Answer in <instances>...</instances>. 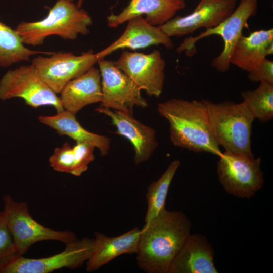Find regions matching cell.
<instances>
[{
	"label": "cell",
	"instance_id": "25",
	"mask_svg": "<svg viewBox=\"0 0 273 273\" xmlns=\"http://www.w3.org/2000/svg\"><path fill=\"white\" fill-rule=\"evenodd\" d=\"M49 162L54 170L71 174L74 163L73 147L65 142L62 147L55 148Z\"/></svg>",
	"mask_w": 273,
	"mask_h": 273
},
{
	"label": "cell",
	"instance_id": "11",
	"mask_svg": "<svg viewBox=\"0 0 273 273\" xmlns=\"http://www.w3.org/2000/svg\"><path fill=\"white\" fill-rule=\"evenodd\" d=\"M97 54L90 50L80 55L53 52L50 57L39 55L32 61L39 75L56 94L71 80L84 74L97 62Z\"/></svg>",
	"mask_w": 273,
	"mask_h": 273
},
{
	"label": "cell",
	"instance_id": "21",
	"mask_svg": "<svg viewBox=\"0 0 273 273\" xmlns=\"http://www.w3.org/2000/svg\"><path fill=\"white\" fill-rule=\"evenodd\" d=\"M75 116L64 110L52 116L40 115L38 120L60 135H67L76 142L91 144L99 150L102 156L107 155L110 148V139L86 130L78 122Z\"/></svg>",
	"mask_w": 273,
	"mask_h": 273
},
{
	"label": "cell",
	"instance_id": "8",
	"mask_svg": "<svg viewBox=\"0 0 273 273\" xmlns=\"http://www.w3.org/2000/svg\"><path fill=\"white\" fill-rule=\"evenodd\" d=\"M218 179L225 191L237 198L250 199L263 185L259 157H249L224 151L218 156Z\"/></svg>",
	"mask_w": 273,
	"mask_h": 273
},
{
	"label": "cell",
	"instance_id": "19",
	"mask_svg": "<svg viewBox=\"0 0 273 273\" xmlns=\"http://www.w3.org/2000/svg\"><path fill=\"white\" fill-rule=\"evenodd\" d=\"M60 94L64 110L75 115L88 105L101 103L102 92L99 69L92 67L68 82Z\"/></svg>",
	"mask_w": 273,
	"mask_h": 273
},
{
	"label": "cell",
	"instance_id": "26",
	"mask_svg": "<svg viewBox=\"0 0 273 273\" xmlns=\"http://www.w3.org/2000/svg\"><path fill=\"white\" fill-rule=\"evenodd\" d=\"M93 145L81 142H76L73 147L74 163L71 174L80 176L88 169V165L94 160Z\"/></svg>",
	"mask_w": 273,
	"mask_h": 273
},
{
	"label": "cell",
	"instance_id": "16",
	"mask_svg": "<svg viewBox=\"0 0 273 273\" xmlns=\"http://www.w3.org/2000/svg\"><path fill=\"white\" fill-rule=\"evenodd\" d=\"M185 6L184 0H130L120 13H112L107 17V24L109 27L115 28L134 17L145 15V19L148 23L160 26Z\"/></svg>",
	"mask_w": 273,
	"mask_h": 273
},
{
	"label": "cell",
	"instance_id": "9",
	"mask_svg": "<svg viewBox=\"0 0 273 273\" xmlns=\"http://www.w3.org/2000/svg\"><path fill=\"white\" fill-rule=\"evenodd\" d=\"M94 238L83 237L65 244V249L54 255L29 258L17 254L0 265V273H49L63 268L75 269L89 258Z\"/></svg>",
	"mask_w": 273,
	"mask_h": 273
},
{
	"label": "cell",
	"instance_id": "18",
	"mask_svg": "<svg viewBox=\"0 0 273 273\" xmlns=\"http://www.w3.org/2000/svg\"><path fill=\"white\" fill-rule=\"evenodd\" d=\"M140 231L139 228L134 227L120 235L111 237L96 232L93 249L86 261V270H97L121 255L135 254Z\"/></svg>",
	"mask_w": 273,
	"mask_h": 273
},
{
	"label": "cell",
	"instance_id": "29",
	"mask_svg": "<svg viewBox=\"0 0 273 273\" xmlns=\"http://www.w3.org/2000/svg\"><path fill=\"white\" fill-rule=\"evenodd\" d=\"M84 1V0H78L77 3L76 4L77 7L79 8H81V7Z\"/></svg>",
	"mask_w": 273,
	"mask_h": 273
},
{
	"label": "cell",
	"instance_id": "20",
	"mask_svg": "<svg viewBox=\"0 0 273 273\" xmlns=\"http://www.w3.org/2000/svg\"><path fill=\"white\" fill-rule=\"evenodd\" d=\"M273 54V29L253 31L242 35L235 46L230 62L244 71L254 70L261 61Z\"/></svg>",
	"mask_w": 273,
	"mask_h": 273
},
{
	"label": "cell",
	"instance_id": "17",
	"mask_svg": "<svg viewBox=\"0 0 273 273\" xmlns=\"http://www.w3.org/2000/svg\"><path fill=\"white\" fill-rule=\"evenodd\" d=\"M215 253L206 238L190 234L173 260L168 273H217Z\"/></svg>",
	"mask_w": 273,
	"mask_h": 273
},
{
	"label": "cell",
	"instance_id": "27",
	"mask_svg": "<svg viewBox=\"0 0 273 273\" xmlns=\"http://www.w3.org/2000/svg\"><path fill=\"white\" fill-rule=\"evenodd\" d=\"M17 254L19 253L14 245L3 210L0 212V265Z\"/></svg>",
	"mask_w": 273,
	"mask_h": 273
},
{
	"label": "cell",
	"instance_id": "2",
	"mask_svg": "<svg viewBox=\"0 0 273 273\" xmlns=\"http://www.w3.org/2000/svg\"><path fill=\"white\" fill-rule=\"evenodd\" d=\"M157 111L169 123L173 145L196 153H222L210 129L204 99L173 98L158 103Z\"/></svg>",
	"mask_w": 273,
	"mask_h": 273
},
{
	"label": "cell",
	"instance_id": "3",
	"mask_svg": "<svg viewBox=\"0 0 273 273\" xmlns=\"http://www.w3.org/2000/svg\"><path fill=\"white\" fill-rule=\"evenodd\" d=\"M92 19L84 9L70 0H57L42 19L21 22L15 29L24 44L37 46L52 35L64 39L75 40L80 34L89 32Z\"/></svg>",
	"mask_w": 273,
	"mask_h": 273
},
{
	"label": "cell",
	"instance_id": "12",
	"mask_svg": "<svg viewBox=\"0 0 273 273\" xmlns=\"http://www.w3.org/2000/svg\"><path fill=\"white\" fill-rule=\"evenodd\" d=\"M114 63L148 95L159 97L162 94L166 62L159 50L149 54L124 51Z\"/></svg>",
	"mask_w": 273,
	"mask_h": 273
},
{
	"label": "cell",
	"instance_id": "23",
	"mask_svg": "<svg viewBox=\"0 0 273 273\" xmlns=\"http://www.w3.org/2000/svg\"><path fill=\"white\" fill-rule=\"evenodd\" d=\"M180 165L179 160L172 161L161 177L148 186L146 195L148 205L145 223L150 221L166 210L165 203L169 189Z\"/></svg>",
	"mask_w": 273,
	"mask_h": 273
},
{
	"label": "cell",
	"instance_id": "1",
	"mask_svg": "<svg viewBox=\"0 0 273 273\" xmlns=\"http://www.w3.org/2000/svg\"><path fill=\"white\" fill-rule=\"evenodd\" d=\"M191 224L181 211L165 210L141 229L136 260L147 273H168L170 266L191 234Z\"/></svg>",
	"mask_w": 273,
	"mask_h": 273
},
{
	"label": "cell",
	"instance_id": "13",
	"mask_svg": "<svg viewBox=\"0 0 273 273\" xmlns=\"http://www.w3.org/2000/svg\"><path fill=\"white\" fill-rule=\"evenodd\" d=\"M237 0H201L191 13L173 17L159 26L169 37L192 34L201 28L216 27L236 7Z\"/></svg>",
	"mask_w": 273,
	"mask_h": 273
},
{
	"label": "cell",
	"instance_id": "24",
	"mask_svg": "<svg viewBox=\"0 0 273 273\" xmlns=\"http://www.w3.org/2000/svg\"><path fill=\"white\" fill-rule=\"evenodd\" d=\"M243 102L254 119L266 123L273 118V84L262 81L254 90L241 94Z\"/></svg>",
	"mask_w": 273,
	"mask_h": 273
},
{
	"label": "cell",
	"instance_id": "7",
	"mask_svg": "<svg viewBox=\"0 0 273 273\" xmlns=\"http://www.w3.org/2000/svg\"><path fill=\"white\" fill-rule=\"evenodd\" d=\"M20 98L34 108L51 106L57 113L64 110L60 97L41 77L31 63L9 70L0 80V100Z\"/></svg>",
	"mask_w": 273,
	"mask_h": 273
},
{
	"label": "cell",
	"instance_id": "28",
	"mask_svg": "<svg viewBox=\"0 0 273 273\" xmlns=\"http://www.w3.org/2000/svg\"><path fill=\"white\" fill-rule=\"evenodd\" d=\"M249 79L253 82H266L273 84V62L266 58L253 71L249 72Z\"/></svg>",
	"mask_w": 273,
	"mask_h": 273
},
{
	"label": "cell",
	"instance_id": "30",
	"mask_svg": "<svg viewBox=\"0 0 273 273\" xmlns=\"http://www.w3.org/2000/svg\"><path fill=\"white\" fill-rule=\"evenodd\" d=\"M70 1H73V0H70Z\"/></svg>",
	"mask_w": 273,
	"mask_h": 273
},
{
	"label": "cell",
	"instance_id": "5",
	"mask_svg": "<svg viewBox=\"0 0 273 273\" xmlns=\"http://www.w3.org/2000/svg\"><path fill=\"white\" fill-rule=\"evenodd\" d=\"M258 1L240 0L232 13L222 22L215 27L207 28L198 36L185 38L176 49L177 51L192 56L196 51L197 41L211 35H219L223 40V48L220 54L213 58L211 65L218 72H227L230 68V59L235 46L243 35L244 28H248L249 19L257 13Z\"/></svg>",
	"mask_w": 273,
	"mask_h": 273
},
{
	"label": "cell",
	"instance_id": "22",
	"mask_svg": "<svg viewBox=\"0 0 273 273\" xmlns=\"http://www.w3.org/2000/svg\"><path fill=\"white\" fill-rule=\"evenodd\" d=\"M25 44L15 29L0 21V66L7 67L13 64L29 61L38 54L51 55L53 52L32 50Z\"/></svg>",
	"mask_w": 273,
	"mask_h": 273
},
{
	"label": "cell",
	"instance_id": "15",
	"mask_svg": "<svg viewBox=\"0 0 273 273\" xmlns=\"http://www.w3.org/2000/svg\"><path fill=\"white\" fill-rule=\"evenodd\" d=\"M127 22L124 32L117 40L96 53L99 59L121 49L136 50L159 44L167 49L174 47L170 37L159 26L150 24L142 16L134 17Z\"/></svg>",
	"mask_w": 273,
	"mask_h": 273
},
{
	"label": "cell",
	"instance_id": "4",
	"mask_svg": "<svg viewBox=\"0 0 273 273\" xmlns=\"http://www.w3.org/2000/svg\"><path fill=\"white\" fill-rule=\"evenodd\" d=\"M211 132L225 151L254 157L251 149L255 119L243 102L214 103L204 99Z\"/></svg>",
	"mask_w": 273,
	"mask_h": 273
},
{
	"label": "cell",
	"instance_id": "10",
	"mask_svg": "<svg viewBox=\"0 0 273 273\" xmlns=\"http://www.w3.org/2000/svg\"><path fill=\"white\" fill-rule=\"evenodd\" d=\"M101 78L102 100L100 106L132 114L135 106L148 105L141 89L114 61L101 58L97 61Z\"/></svg>",
	"mask_w": 273,
	"mask_h": 273
},
{
	"label": "cell",
	"instance_id": "14",
	"mask_svg": "<svg viewBox=\"0 0 273 273\" xmlns=\"http://www.w3.org/2000/svg\"><path fill=\"white\" fill-rule=\"evenodd\" d=\"M96 111L110 118L116 133L128 139L133 145L135 164L147 161L158 146L155 130L135 119L132 114L112 110L101 106Z\"/></svg>",
	"mask_w": 273,
	"mask_h": 273
},
{
	"label": "cell",
	"instance_id": "6",
	"mask_svg": "<svg viewBox=\"0 0 273 273\" xmlns=\"http://www.w3.org/2000/svg\"><path fill=\"white\" fill-rule=\"evenodd\" d=\"M3 202L8 227L21 255L38 242L54 240L66 244L77 239L72 231L55 230L40 224L31 216L25 202H17L10 195L4 196Z\"/></svg>",
	"mask_w": 273,
	"mask_h": 273
}]
</instances>
